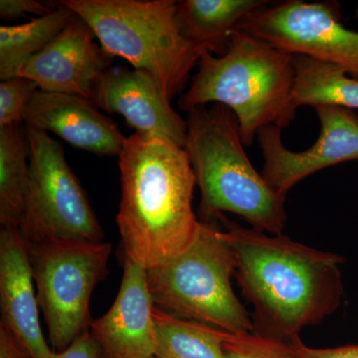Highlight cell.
<instances>
[{
  "label": "cell",
  "instance_id": "6da1fadb",
  "mask_svg": "<svg viewBox=\"0 0 358 358\" xmlns=\"http://www.w3.org/2000/svg\"><path fill=\"white\" fill-rule=\"evenodd\" d=\"M219 219L236 255L238 286L253 307V334L293 345L305 327L317 326L338 310L343 257L241 227L224 215Z\"/></svg>",
  "mask_w": 358,
  "mask_h": 358
},
{
  "label": "cell",
  "instance_id": "e0dca14e",
  "mask_svg": "<svg viewBox=\"0 0 358 358\" xmlns=\"http://www.w3.org/2000/svg\"><path fill=\"white\" fill-rule=\"evenodd\" d=\"M74 16L60 1L47 15L24 24L0 26V80L18 77L23 66L46 48Z\"/></svg>",
  "mask_w": 358,
  "mask_h": 358
},
{
  "label": "cell",
  "instance_id": "7c38bea8",
  "mask_svg": "<svg viewBox=\"0 0 358 358\" xmlns=\"http://www.w3.org/2000/svg\"><path fill=\"white\" fill-rule=\"evenodd\" d=\"M92 103L110 114L121 115L136 133L160 136L185 147L187 122L145 71L110 67L96 85Z\"/></svg>",
  "mask_w": 358,
  "mask_h": 358
},
{
  "label": "cell",
  "instance_id": "d4e9b609",
  "mask_svg": "<svg viewBox=\"0 0 358 358\" xmlns=\"http://www.w3.org/2000/svg\"><path fill=\"white\" fill-rule=\"evenodd\" d=\"M52 358H103V355L100 348L88 331L66 350L54 352Z\"/></svg>",
  "mask_w": 358,
  "mask_h": 358
},
{
  "label": "cell",
  "instance_id": "277c9868",
  "mask_svg": "<svg viewBox=\"0 0 358 358\" xmlns=\"http://www.w3.org/2000/svg\"><path fill=\"white\" fill-rule=\"evenodd\" d=\"M186 122L185 150L201 194L199 221L213 223L229 212L243 217L253 229L282 235L286 196L250 162L235 115L214 103L190 110Z\"/></svg>",
  "mask_w": 358,
  "mask_h": 358
},
{
  "label": "cell",
  "instance_id": "8992f818",
  "mask_svg": "<svg viewBox=\"0 0 358 358\" xmlns=\"http://www.w3.org/2000/svg\"><path fill=\"white\" fill-rule=\"evenodd\" d=\"M237 259L213 223L201 222L196 236L179 255L148 270L155 307L233 334H253L251 313L232 288Z\"/></svg>",
  "mask_w": 358,
  "mask_h": 358
},
{
  "label": "cell",
  "instance_id": "2e32d148",
  "mask_svg": "<svg viewBox=\"0 0 358 358\" xmlns=\"http://www.w3.org/2000/svg\"><path fill=\"white\" fill-rule=\"evenodd\" d=\"M268 3L267 0H185L178 1L176 20L183 36L195 48L221 56L227 52L237 25Z\"/></svg>",
  "mask_w": 358,
  "mask_h": 358
},
{
  "label": "cell",
  "instance_id": "5b68a950",
  "mask_svg": "<svg viewBox=\"0 0 358 358\" xmlns=\"http://www.w3.org/2000/svg\"><path fill=\"white\" fill-rule=\"evenodd\" d=\"M86 21L110 57L150 73L171 101L202 52L185 39L173 0H62Z\"/></svg>",
  "mask_w": 358,
  "mask_h": 358
},
{
  "label": "cell",
  "instance_id": "4fadbf2b",
  "mask_svg": "<svg viewBox=\"0 0 358 358\" xmlns=\"http://www.w3.org/2000/svg\"><path fill=\"white\" fill-rule=\"evenodd\" d=\"M154 310L147 268L124 257L121 288L114 303L90 326V334L103 358L155 357L157 336Z\"/></svg>",
  "mask_w": 358,
  "mask_h": 358
},
{
  "label": "cell",
  "instance_id": "44dd1931",
  "mask_svg": "<svg viewBox=\"0 0 358 358\" xmlns=\"http://www.w3.org/2000/svg\"><path fill=\"white\" fill-rule=\"evenodd\" d=\"M223 350L226 358H301L289 343L255 334L224 331Z\"/></svg>",
  "mask_w": 358,
  "mask_h": 358
},
{
  "label": "cell",
  "instance_id": "3957f363",
  "mask_svg": "<svg viewBox=\"0 0 358 358\" xmlns=\"http://www.w3.org/2000/svg\"><path fill=\"white\" fill-rule=\"evenodd\" d=\"M294 55L235 29L228 50L203 52L199 70L178 106L190 112L208 103L228 108L239 122L244 145L268 126L284 129L296 117Z\"/></svg>",
  "mask_w": 358,
  "mask_h": 358
},
{
  "label": "cell",
  "instance_id": "ffe728a7",
  "mask_svg": "<svg viewBox=\"0 0 358 358\" xmlns=\"http://www.w3.org/2000/svg\"><path fill=\"white\" fill-rule=\"evenodd\" d=\"M157 350L159 358H226L224 331L181 319L155 307Z\"/></svg>",
  "mask_w": 358,
  "mask_h": 358
},
{
  "label": "cell",
  "instance_id": "5bb4252c",
  "mask_svg": "<svg viewBox=\"0 0 358 358\" xmlns=\"http://www.w3.org/2000/svg\"><path fill=\"white\" fill-rule=\"evenodd\" d=\"M26 127L51 131L72 147L100 155L119 157L126 136L109 117L81 96L37 90L28 103Z\"/></svg>",
  "mask_w": 358,
  "mask_h": 358
},
{
  "label": "cell",
  "instance_id": "7a4b0ae2",
  "mask_svg": "<svg viewBox=\"0 0 358 358\" xmlns=\"http://www.w3.org/2000/svg\"><path fill=\"white\" fill-rule=\"evenodd\" d=\"M119 167L117 224L124 257L150 270L182 253L196 236L194 173L185 148L140 133L124 140Z\"/></svg>",
  "mask_w": 358,
  "mask_h": 358
},
{
  "label": "cell",
  "instance_id": "d6986e66",
  "mask_svg": "<svg viewBox=\"0 0 358 358\" xmlns=\"http://www.w3.org/2000/svg\"><path fill=\"white\" fill-rule=\"evenodd\" d=\"M294 99L296 108L329 105L358 110V79L338 66L294 55Z\"/></svg>",
  "mask_w": 358,
  "mask_h": 358
},
{
  "label": "cell",
  "instance_id": "ba28073f",
  "mask_svg": "<svg viewBox=\"0 0 358 358\" xmlns=\"http://www.w3.org/2000/svg\"><path fill=\"white\" fill-rule=\"evenodd\" d=\"M29 186L18 231L27 246L58 241L103 242V231L83 187L48 133L25 126Z\"/></svg>",
  "mask_w": 358,
  "mask_h": 358
},
{
  "label": "cell",
  "instance_id": "52a82bcc",
  "mask_svg": "<svg viewBox=\"0 0 358 358\" xmlns=\"http://www.w3.org/2000/svg\"><path fill=\"white\" fill-rule=\"evenodd\" d=\"M37 301L54 352H62L88 333L90 301L109 275L112 245L58 241L27 246Z\"/></svg>",
  "mask_w": 358,
  "mask_h": 358
},
{
  "label": "cell",
  "instance_id": "cb8c5ba5",
  "mask_svg": "<svg viewBox=\"0 0 358 358\" xmlns=\"http://www.w3.org/2000/svg\"><path fill=\"white\" fill-rule=\"evenodd\" d=\"M301 358H358V345H348L331 348H313L303 341L292 345Z\"/></svg>",
  "mask_w": 358,
  "mask_h": 358
},
{
  "label": "cell",
  "instance_id": "4316f807",
  "mask_svg": "<svg viewBox=\"0 0 358 358\" xmlns=\"http://www.w3.org/2000/svg\"><path fill=\"white\" fill-rule=\"evenodd\" d=\"M150 358H159V357H150Z\"/></svg>",
  "mask_w": 358,
  "mask_h": 358
},
{
  "label": "cell",
  "instance_id": "484cf974",
  "mask_svg": "<svg viewBox=\"0 0 358 358\" xmlns=\"http://www.w3.org/2000/svg\"><path fill=\"white\" fill-rule=\"evenodd\" d=\"M0 358H33L15 334L0 324Z\"/></svg>",
  "mask_w": 358,
  "mask_h": 358
},
{
  "label": "cell",
  "instance_id": "603a6c76",
  "mask_svg": "<svg viewBox=\"0 0 358 358\" xmlns=\"http://www.w3.org/2000/svg\"><path fill=\"white\" fill-rule=\"evenodd\" d=\"M55 7L35 0H1L0 18L2 20H17L27 14H34L36 17H41L51 13Z\"/></svg>",
  "mask_w": 358,
  "mask_h": 358
},
{
  "label": "cell",
  "instance_id": "8fae6325",
  "mask_svg": "<svg viewBox=\"0 0 358 358\" xmlns=\"http://www.w3.org/2000/svg\"><path fill=\"white\" fill-rule=\"evenodd\" d=\"M95 38L86 21L75 14L50 44L23 66L18 77L31 80L43 91L81 96L92 103L113 59Z\"/></svg>",
  "mask_w": 358,
  "mask_h": 358
},
{
  "label": "cell",
  "instance_id": "30bf717a",
  "mask_svg": "<svg viewBox=\"0 0 358 358\" xmlns=\"http://www.w3.org/2000/svg\"><path fill=\"white\" fill-rule=\"evenodd\" d=\"M313 110L319 117L320 134L312 147L303 152H293L284 145L282 129L279 127L268 126L257 136L264 157V178L284 196L301 180L322 169L358 160L357 115L336 106H315Z\"/></svg>",
  "mask_w": 358,
  "mask_h": 358
},
{
  "label": "cell",
  "instance_id": "9a60e30c",
  "mask_svg": "<svg viewBox=\"0 0 358 358\" xmlns=\"http://www.w3.org/2000/svg\"><path fill=\"white\" fill-rule=\"evenodd\" d=\"M1 324L10 329L33 358H52L39 320L31 263L24 239L16 228L0 231Z\"/></svg>",
  "mask_w": 358,
  "mask_h": 358
},
{
  "label": "cell",
  "instance_id": "7402d4cb",
  "mask_svg": "<svg viewBox=\"0 0 358 358\" xmlns=\"http://www.w3.org/2000/svg\"><path fill=\"white\" fill-rule=\"evenodd\" d=\"M37 90H39L37 84L23 77H15L1 81L0 128L22 124L26 108Z\"/></svg>",
  "mask_w": 358,
  "mask_h": 358
},
{
  "label": "cell",
  "instance_id": "9c48e42d",
  "mask_svg": "<svg viewBox=\"0 0 358 358\" xmlns=\"http://www.w3.org/2000/svg\"><path fill=\"white\" fill-rule=\"evenodd\" d=\"M236 30L293 55L338 66L358 79V32L341 22L336 2L268 4L248 14Z\"/></svg>",
  "mask_w": 358,
  "mask_h": 358
},
{
  "label": "cell",
  "instance_id": "ac0fdd59",
  "mask_svg": "<svg viewBox=\"0 0 358 358\" xmlns=\"http://www.w3.org/2000/svg\"><path fill=\"white\" fill-rule=\"evenodd\" d=\"M29 186V157L22 124L0 128V224L20 227Z\"/></svg>",
  "mask_w": 358,
  "mask_h": 358
}]
</instances>
